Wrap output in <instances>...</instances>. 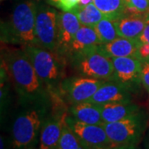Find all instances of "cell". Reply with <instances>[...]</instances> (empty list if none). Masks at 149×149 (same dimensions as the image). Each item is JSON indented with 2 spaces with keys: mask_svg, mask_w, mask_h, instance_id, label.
Returning <instances> with one entry per match:
<instances>
[{
  "mask_svg": "<svg viewBox=\"0 0 149 149\" xmlns=\"http://www.w3.org/2000/svg\"><path fill=\"white\" fill-rule=\"evenodd\" d=\"M100 44H107L119 37L114 21L104 17L94 27Z\"/></svg>",
  "mask_w": 149,
  "mask_h": 149,
  "instance_id": "21",
  "label": "cell"
},
{
  "mask_svg": "<svg viewBox=\"0 0 149 149\" xmlns=\"http://www.w3.org/2000/svg\"><path fill=\"white\" fill-rule=\"evenodd\" d=\"M82 25L73 12H61L58 15V53L66 56L71 42Z\"/></svg>",
  "mask_w": 149,
  "mask_h": 149,
  "instance_id": "13",
  "label": "cell"
},
{
  "mask_svg": "<svg viewBox=\"0 0 149 149\" xmlns=\"http://www.w3.org/2000/svg\"><path fill=\"white\" fill-rule=\"evenodd\" d=\"M134 146H128V145H114L113 144L111 146L105 147V148H101L99 149H131ZM136 147V146H135Z\"/></svg>",
  "mask_w": 149,
  "mask_h": 149,
  "instance_id": "28",
  "label": "cell"
},
{
  "mask_svg": "<svg viewBox=\"0 0 149 149\" xmlns=\"http://www.w3.org/2000/svg\"><path fill=\"white\" fill-rule=\"evenodd\" d=\"M67 113L66 109H52L42 127L38 149H58L59 141Z\"/></svg>",
  "mask_w": 149,
  "mask_h": 149,
  "instance_id": "11",
  "label": "cell"
},
{
  "mask_svg": "<svg viewBox=\"0 0 149 149\" xmlns=\"http://www.w3.org/2000/svg\"><path fill=\"white\" fill-rule=\"evenodd\" d=\"M149 21L148 13H127L114 21L118 36L128 39H138Z\"/></svg>",
  "mask_w": 149,
  "mask_h": 149,
  "instance_id": "14",
  "label": "cell"
},
{
  "mask_svg": "<svg viewBox=\"0 0 149 149\" xmlns=\"http://www.w3.org/2000/svg\"><path fill=\"white\" fill-rule=\"evenodd\" d=\"M139 56L142 60L149 59V43H141V46L139 47Z\"/></svg>",
  "mask_w": 149,
  "mask_h": 149,
  "instance_id": "26",
  "label": "cell"
},
{
  "mask_svg": "<svg viewBox=\"0 0 149 149\" xmlns=\"http://www.w3.org/2000/svg\"><path fill=\"white\" fill-rule=\"evenodd\" d=\"M131 149H137V148H136V147L134 146V147H133V148H131Z\"/></svg>",
  "mask_w": 149,
  "mask_h": 149,
  "instance_id": "32",
  "label": "cell"
},
{
  "mask_svg": "<svg viewBox=\"0 0 149 149\" xmlns=\"http://www.w3.org/2000/svg\"><path fill=\"white\" fill-rule=\"evenodd\" d=\"M98 46L68 56L71 66L80 76L104 81L114 80V69L111 58L102 53Z\"/></svg>",
  "mask_w": 149,
  "mask_h": 149,
  "instance_id": "5",
  "label": "cell"
},
{
  "mask_svg": "<svg viewBox=\"0 0 149 149\" xmlns=\"http://www.w3.org/2000/svg\"><path fill=\"white\" fill-rule=\"evenodd\" d=\"M142 85L149 93V59L142 60Z\"/></svg>",
  "mask_w": 149,
  "mask_h": 149,
  "instance_id": "24",
  "label": "cell"
},
{
  "mask_svg": "<svg viewBox=\"0 0 149 149\" xmlns=\"http://www.w3.org/2000/svg\"><path fill=\"white\" fill-rule=\"evenodd\" d=\"M104 82V80L80 75L68 77L61 81L58 93L69 107L90 101Z\"/></svg>",
  "mask_w": 149,
  "mask_h": 149,
  "instance_id": "8",
  "label": "cell"
},
{
  "mask_svg": "<svg viewBox=\"0 0 149 149\" xmlns=\"http://www.w3.org/2000/svg\"><path fill=\"white\" fill-rule=\"evenodd\" d=\"M80 3V0H60L59 8L64 12H70Z\"/></svg>",
  "mask_w": 149,
  "mask_h": 149,
  "instance_id": "25",
  "label": "cell"
},
{
  "mask_svg": "<svg viewBox=\"0 0 149 149\" xmlns=\"http://www.w3.org/2000/svg\"><path fill=\"white\" fill-rule=\"evenodd\" d=\"M71 12H73L77 16L80 24L85 27H94L104 17L103 13L98 9L93 2L86 5L79 4Z\"/></svg>",
  "mask_w": 149,
  "mask_h": 149,
  "instance_id": "20",
  "label": "cell"
},
{
  "mask_svg": "<svg viewBox=\"0 0 149 149\" xmlns=\"http://www.w3.org/2000/svg\"><path fill=\"white\" fill-rule=\"evenodd\" d=\"M2 57V63L8 72L18 103L52 102L50 92L37 76L24 49L8 51Z\"/></svg>",
  "mask_w": 149,
  "mask_h": 149,
  "instance_id": "1",
  "label": "cell"
},
{
  "mask_svg": "<svg viewBox=\"0 0 149 149\" xmlns=\"http://www.w3.org/2000/svg\"><path fill=\"white\" fill-rule=\"evenodd\" d=\"M98 45H100V42L97 37L95 28L81 26L70 43L66 56H70L84 52L91 48L95 47Z\"/></svg>",
  "mask_w": 149,
  "mask_h": 149,
  "instance_id": "18",
  "label": "cell"
},
{
  "mask_svg": "<svg viewBox=\"0 0 149 149\" xmlns=\"http://www.w3.org/2000/svg\"><path fill=\"white\" fill-rule=\"evenodd\" d=\"M38 1L22 0L13 6L9 18L1 22V40L23 46H37L35 25Z\"/></svg>",
  "mask_w": 149,
  "mask_h": 149,
  "instance_id": "3",
  "label": "cell"
},
{
  "mask_svg": "<svg viewBox=\"0 0 149 149\" xmlns=\"http://www.w3.org/2000/svg\"><path fill=\"white\" fill-rule=\"evenodd\" d=\"M89 102L97 105L131 101V91L117 80L104 81Z\"/></svg>",
  "mask_w": 149,
  "mask_h": 149,
  "instance_id": "12",
  "label": "cell"
},
{
  "mask_svg": "<svg viewBox=\"0 0 149 149\" xmlns=\"http://www.w3.org/2000/svg\"><path fill=\"white\" fill-rule=\"evenodd\" d=\"M1 1H3V0H1Z\"/></svg>",
  "mask_w": 149,
  "mask_h": 149,
  "instance_id": "33",
  "label": "cell"
},
{
  "mask_svg": "<svg viewBox=\"0 0 149 149\" xmlns=\"http://www.w3.org/2000/svg\"><path fill=\"white\" fill-rule=\"evenodd\" d=\"M65 123L80 139L85 149H99L113 145L103 125L81 123L69 113L65 116Z\"/></svg>",
  "mask_w": 149,
  "mask_h": 149,
  "instance_id": "9",
  "label": "cell"
},
{
  "mask_svg": "<svg viewBox=\"0 0 149 149\" xmlns=\"http://www.w3.org/2000/svg\"><path fill=\"white\" fill-rule=\"evenodd\" d=\"M139 41L141 42H148L149 43V21L147 23L146 27L144 28L143 32L142 33V35L139 37Z\"/></svg>",
  "mask_w": 149,
  "mask_h": 149,
  "instance_id": "27",
  "label": "cell"
},
{
  "mask_svg": "<svg viewBox=\"0 0 149 149\" xmlns=\"http://www.w3.org/2000/svg\"><path fill=\"white\" fill-rule=\"evenodd\" d=\"M148 117L141 109L130 117L113 123H104L103 127L114 145L137 146L147 128Z\"/></svg>",
  "mask_w": 149,
  "mask_h": 149,
  "instance_id": "6",
  "label": "cell"
},
{
  "mask_svg": "<svg viewBox=\"0 0 149 149\" xmlns=\"http://www.w3.org/2000/svg\"><path fill=\"white\" fill-rule=\"evenodd\" d=\"M127 13H149V0H125Z\"/></svg>",
  "mask_w": 149,
  "mask_h": 149,
  "instance_id": "23",
  "label": "cell"
},
{
  "mask_svg": "<svg viewBox=\"0 0 149 149\" xmlns=\"http://www.w3.org/2000/svg\"><path fill=\"white\" fill-rule=\"evenodd\" d=\"M58 15L55 7L38 1L35 33L37 46L58 52Z\"/></svg>",
  "mask_w": 149,
  "mask_h": 149,
  "instance_id": "7",
  "label": "cell"
},
{
  "mask_svg": "<svg viewBox=\"0 0 149 149\" xmlns=\"http://www.w3.org/2000/svg\"><path fill=\"white\" fill-rule=\"evenodd\" d=\"M104 123H113L125 119L141 110V108L132 102L113 103L99 105Z\"/></svg>",
  "mask_w": 149,
  "mask_h": 149,
  "instance_id": "16",
  "label": "cell"
},
{
  "mask_svg": "<svg viewBox=\"0 0 149 149\" xmlns=\"http://www.w3.org/2000/svg\"><path fill=\"white\" fill-rule=\"evenodd\" d=\"M145 148H146V149H149V133L147 135L146 139H145Z\"/></svg>",
  "mask_w": 149,
  "mask_h": 149,
  "instance_id": "31",
  "label": "cell"
},
{
  "mask_svg": "<svg viewBox=\"0 0 149 149\" xmlns=\"http://www.w3.org/2000/svg\"><path fill=\"white\" fill-rule=\"evenodd\" d=\"M58 149H85L80 139L76 137L74 132L67 125L65 119L59 141Z\"/></svg>",
  "mask_w": 149,
  "mask_h": 149,
  "instance_id": "22",
  "label": "cell"
},
{
  "mask_svg": "<svg viewBox=\"0 0 149 149\" xmlns=\"http://www.w3.org/2000/svg\"><path fill=\"white\" fill-rule=\"evenodd\" d=\"M114 80L126 85L131 91L142 84V59L133 56L112 57Z\"/></svg>",
  "mask_w": 149,
  "mask_h": 149,
  "instance_id": "10",
  "label": "cell"
},
{
  "mask_svg": "<svg viewBox=\"0 0 149 149\" xmlns=\"http://www.w3.org/2000/svg\"><path fill=\"white\" fill-rule=\"evenodd\" d=\"M94 4L104 17L116 21L127 14L125 0H93Z\"/></svg>",
  "mask_w": 149,
  "mask_h": 149,
  "instance_id": "19",
  "label": "cell"
},
{
  "mask_svg": "<svg viewBox=\"0 0 149 149\" xmlns=\"http://www.w3.org/2000/svg\"><path fill=\"white\" fill-rule=\"evenodd\" d=\"M27 52L37 76L50 92L58 93L59 87L64 80V56L38 46L23 48Z\"/></svg>",
  "mask_w": 149,
  "mask_h": 149,
  "instance_id": "4",
  "label": "cell"
},
{
  "mask_svg": "<svg viewBox=\"0 0 149 149\" xmlns=\"http://www.w3.org/2000/svg\"><path fill=\"white\" fill-rule=\"evenodd\" d=\"M68 113L77 121L88 124L103 125L100 106L91 102H83L68 107Z\"/></svg>",
  "mask_w": 149,
  "mask_h": 149,
  "instance_id": "17",
  "label": "cell"
},
{
  "mask_svg": "<svg viewBox=\"0 0 149 149\" xmlns=\"http://www.w3.org/2000/svg\"><path fill=\"white\" fill-rule=\"evenodd\" d=\"M93 2V0H80V5H86Z\"/></svg>",
  "mask_w": 149,
  "mask_h": 149,
  "instance_id": "30",
  "label": "cell"
},
{
  "mask_svg": "<svg viewBox=\"0 0 149 149\" xmlns=\"http://www.w3.org/2000/svg\"><path fill=\"white\" fill-rule=\"evenodd\" d=\"M19 104L11 127V145L13 149H34L39 143L43 123L52 111V102Z\"/></svg>",
  "mask_w": 149,
  "mask_h": 149,
  "instance_id": "2",
  "label": "cell"
},
{
  "mask_svg": "<svg viewBox=\"0 0 149 149\" xmlns=\"http://www.w3.org/2000/svg\"><path fill=\"white\" fill-rule=\"evenodd\" d=\"M46 3H48L49 5L55 7L56 8H59V6H60V0H45Z\"/></svg>",
  "mask_w": 149,
  "mask_h": 149,
  "instance_id": "29",
  "label": "cell"
},
{
  "mask_svg": "<svg viewBox=\"0 0 149 149\" xmlns=\"http://www.w3.org/2000/svg\"><path fill=\"white\" fill-rule=\"evenodd\" d=\"M141 43L138 39H128L119 37L111 42L99 45L98 49L109 58L126 56L140 58L139 47Z\"/></svg>",
  "mask_w": 149,
  "mask_h": 149,
  "instance_id": "15",
  "label": "cell"
},
{
  "mask_svg": "<svg viewBox=\"0 0 149 149\" xmlns=\"http://www.w3.org/2000/svg\"><path fill=\"white\" fill-rule=\"evenodd\" d=\"M148 94H149V93H148Z\"/></svg>",
  "mask_w": 149,
  "mask_h": 149,
  "instance_id": "34",
  "label": "cell"
}]
</instances>
